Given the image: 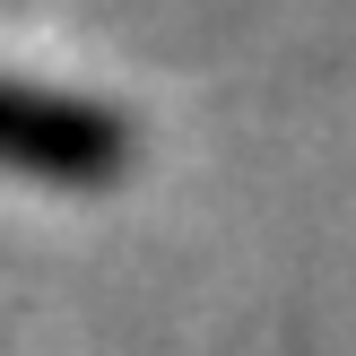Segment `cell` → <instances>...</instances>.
I'll return each instance as SVG.
<instances>
[{"label":"cell","mask_w":356,"mask_h":356,"mask_svg":"<svg viewBox=\"0 0 356 356\" xmlns=\"http://www.w3.org/2000/svg\"><path fill=\"white\" fill-rule=\"evenodd\" d=\"M122 156H131V122L122 113H104L87 96H61V87L0 79V165L52 174V183H96Z\"/></svg>","instance_id":"obj_1"}]
</instances>
